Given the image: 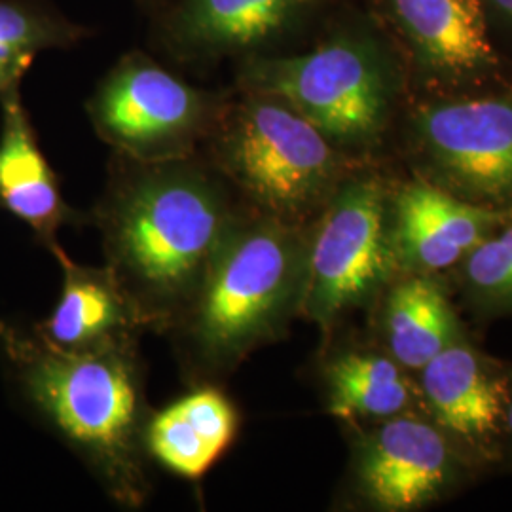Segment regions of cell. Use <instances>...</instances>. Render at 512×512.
Returning <instances> with one entry per match:
<instances>
[{
	"label": "cell",
	"instance_id": "obj_1",
	"mask_svg": "<svg viewBox=\"0 0 512 512\" xmlns=\"http://www.w3.org/2000/svg\"><path fill=\"white\" fill-rule=\"evenodd\" d=\"M128 162L99 207L107 268L143 327H175L241 213L219 171L194 156Z\"/></svg>",
	"mask_w": 512,
	"mask_h": 512
},
{
	"label": "cell",
	"instance_id": "obj_2",
	"mask_svg": "<svg viewBox=\"0 0 512 512\" xmlns=\"http://www.w3.org/2000/svg\"><path fill=\"white\" fill-rule=\"evenodd\" d=\"M0 348L21 395L126 507L145 503L147 406L133 334L61 348L0 319Z\"/></svg>",
	"mask_w": 512,
	"mask_h": 512
},
{
	"label": "cell",
	"instance_id": "obj_3",
	"mask_svg": "<svg viewBox=\"0 0 512 512\" xmlns=\"http://www.w3.org/2000/svg\"><path fill=\"white\" fill-rule=\"evenodd\" d=\"M306 255L300 226L241 213L175 325L198 376L226 374L281 336L302 306Z\"/></svg>",
	"mask_w": 512,
	"mask_h": 512
},
{
	"label": "cell",
	"instance_id": "obj_4",
	"mask_svg": "<svg viewBox=\"0 0 512 512\" xmlns=\"http://www.w3.org/2000/svg\"><path fill=\"white\" fill-rule=\"evenodd\" d=\"M404 69L384 29L346 23L308 52L245 57L238 88L287 103L349 158L378 147L403 88Z\"/></svg>",
	"mask_w": 512,
	"mask_h": 512
},
{
	"label": "cell",
	"instance_id": "obj_5",
	"mask_svg": "<svg viewBox=\"0 0 512 512\" xmlns=\"http://www.w3.org/2000/svg\"><path fill=\"white\" fill-rule=\"evenodd\" d=\"M211 165L251 211L300 226L353 169L302 114L268 93L226 97L209 139Z\"/></svg>",
	"mask_w": 512,
	"mask_h": 512
},
{
	"label": "cell",
	"instance_id": "obj_6",
	"mask_svg": "<svg viewBox=\"0 0 512 512\" xmlns=\"http://www.w3.org/2000/svg\"><path fill=\"white\" fill-rule=\"evenodd\" d=\"M397 270L391 194L376 173L351 169L308 238L300 313L330 330L346 311L380 293Z\"/></svg>",
	"mask_w": 512,
	"mask_h": 512
},
{
	"label": "cell",
	"instance_id": "obj_7",
	"mask_svg": "<svg viewBox=\"0 0 512 512\" xmlns=\"http://www.w3.org/2000/svg\"><path fill=\"white\" fill-rule=\"evenodd\" d=\"M226 95L205 92L143 52L122 55L88 101L97 135L126 160H183L207 143Z\"/></svg>",
	"mask_w": 512,
	"mask_h": 512
},
{
	"label": "cell",
	"instance_id": "obj_8",
	"mask_svg": "<svg viewBox=\"0 0 512 512\" xmlns=\"http://www.w3.org/2000/svg\"><path fill=\"white\" fill-rule=\"evenodd\" d=\"M408 141L423 179L465 202L512 209V90L440 95L410 112Z\"/></svg>",
	"mask_w": 512,
	"mask_h": 512
},
{
	"label": "cell",
	"instance_id": "obj_9",
	"mask_svg": "<svg viewBox=\"0 0 512 512\" xmlns=\"http://www.w3.org/2000/svg\"><path fill=\"white\" fill-rule=\"evenodd\" d=\"M376 21L404 76L433 92H459L495 80L503 57L482 0H374Z\"/></svg>",
	"mask_w": 512,
	"mask_h": 512
},
{
	"label": "cell",
	"instance_id": "obj_10",
	"mask_svg": "<svg viewBox=\"0 0 512 512\" xmlns=\"http://www.w3.org/2000/svg\"><path fill=\"white\" fill-rule=\"evenodd\" d=\"M465 456L435 421L408 412L380 420L355 444L353 482L370 509H423L458 486Z\"/></svg>",
	"mask_w": 512,
	"mask_h": 512
},
{
	"label": "cell",
	"instance_id": "obj_11",
	"mask_svg": "<svg viewBox=\"0 0 512 512\" xmlns=\"http://www.w3.org/2000/svg\"><path fill=\"white\" fill-rule=\"evenodd\" d=\"M511 211L465 202L418 177L391 196V241L397 268L433 275L459 262L490 238Z\"/></svg>",
	"mask_w": 512,
	"mask_h": 512
},
{
	"label": "cell",
	"instance_id": "obj_12",
	"mask_svg": "<svg viewBox=\"0 0 512 512\" xmlns=\"http://www.w3.org/2000/svg\"><path fill=\"white\" fill-rule=\"evenodd\" d=\"M418 391L431 421L461 450L490 454L503 444L511 387L463 334L421 368Z\"/></svg>",
	"mask_w": 512,
	"mask_h": 512
},
{
	"label": "cell",
	"instance_id": "obj_13",
	"mask_svg": "<svg viewBox=\"0 0 512 512\" xmlns=\"http://www.w3.org/2000/svg\"><path fill=\"white\" fill-rule=\"evenodd\" d=\"M323 0H181L165 21L173 54L220 59L266 54Z\"/></svg>",
	"mask_w": 512,
	"mask_h": 512
},
{
	"label": "cell",
	"instance_id": "obj_14",
	"mask_svg": "<svg viewBox=\"0 0 512 512\" xmlns=\"http://www.w3.org/2000/svg\"><path fill=\"white\" fill-rule=\"evenodd\" d=\"M239 431V412L215 385H202L148 416L145 450L164 469L186 480L207 475Z\"/></svg>",
	"mask_w": 512,
	"mask_h": 512
},
{
	"label": "cell",
	"instance_id": "obj_15",
	"mask_svg": "<svg viewBox=\"0 0 512 512\" xmlns=\"http://www.w3.org/2000/svg\"><path fill=\"white\" fill-rule=\"evenodd\" d=\"M0 207L54 247L55 234L71 217L19 92L0 99Z\"/></svg>",
	"mask_w": 512,
	"mask_h": 512
},
{
	"label": "cell",
	"instance_id": "obj_16",
	"mask_svg": "<svg viewBox=\"0 0 512 512\" xmlns=\"http://www.w3.org/2000/svg\"><path fill=\"white\" fill-rule=\"evenodd\" d=\"M52 253L63 270V287L54 311L37 327L42 336L61 348H88L131 336L143 327L133 302L109 268L80 266L57 243Z\"/></svg>",
	"mask_w": 512,
	"mask_h": 512
},
{
	"label": "cell",
	"instance_id": "obj_17",
	"mask_svg": "<svg viewBox=\"0 0 512 512\" xmlns=\"http://www.w3.org/2000/svg\"><path fill=\"white\" fill-rule=\"evenodd\" d=\"M382 332L389 357L420 372L463 334L456 311L429 275L410 274L385 296Z\"/></svg>",
	"mask_w": 512,
	"mask_h": 512
},
{
	"label": "cell",
	"instance_id": "obj_18",
	"mask_svg": "<svg viewBox=\"0 0 512 512\" xmlns=\"http://www.w3.org/2000/svg\"><path fill=\"white\" fill-rule=\"evenodd\" d=\"M327 406L346 421H380L412 408L418 389L393 357L370 351L340 353L325 366Z\"/></svg>",
	"mask_w": 512,
	"mask_h": 512
},
{
	"label": "cell",
	"instance_id": "obj_19",
	"mask_svg": "<svg viewBox=\"0 0 512 512\" xmlns=\"http://www.w3.org/2000/svg\"><path fill=\"white\" fill-rule=\"evenodd\" d=\"M88 29L63 16L48 0H0V99L19 92L38 55L67 50Z\"/></svg>",
	"mask_w": 512,
	"mask_h": 512
},
{
	"label": "cell",
	"instance_id": "obj_20",
	"mask_svg": "<svg viewBox=\"0 0 512 512\" xmlns=\"http://www.w3.org/2000/svg\"><path fill=\"white\" fill-rule=\"evenodd\" d=\"M459 266V283L476 310L512 311V224L499 226Z\"/></svg>",
	"mask_w": 512,
	"mask_h": 512
},
{
	"label": "cell",
	"instance_id": "obj_21",
	"mask_svg": "<svg viewBox=\"0 0 512 512\" xmlns=\"http://www.w3.org/2000/svg\"><path fill=\"white\" fill-rule=\"evenodd\" d=\"M494 33H503L512 40V0H482Z\"/></svg>",
	"mask_w": 512,
	"mask_h": 512
},
{
	"label": "cell",
	"instance_id": "obj_22",
	"mask_svg": "<svg viewBox=\"0 0 512 512\" xmlns=\"http://www.w3.org/2000/svg\"><path fill=\"white\" fill-rule=\"evenodd\" d=\"M503 446L507 448V452H509V456L512 458V387L509 408H507V418H505V431H503Z\"/></svg>",
	"mask_w": 512,
	"mask_h": 512
}]
</instances>
